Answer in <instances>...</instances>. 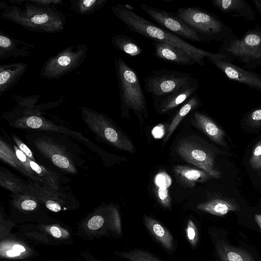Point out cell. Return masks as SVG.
I'll return each instance as SVG.
<instances>
[{"instance_id":"cell-1","label":"cell","mask_w":261,"mask_h":261,"mask_svg":"<svg viewBox=\"0 0 261 261\" xmlns=\"http://www.w3.org/2000/svg\"><path fill=\"white\" fill-rule=\"evenodd\" d=\"M0 1L2 18L12 21L29 31L47 34L62 32L67 17L55 6L46 7L31 0Z\"/></svg>"},{"instance_id":"cell-2","label":"cell","mask_w":261,"mask_h":261,"mask_svg":"<svg viewBox=\"0 0 261 261\" xmlns=\"http://www.w3.org/2000/svg\"><path fill=\"white\" fill-rule=\"evenodd\" d=\"M112 11L129 31L154 41L175 46L188 54L200 66L204 65L203 59L205 57L217 55V53H212L195 47L179 36L127 9L124 5L118 4L114 5L112 7Z\"/></svg>"},{"instance_id":"cell-3","label":"cell","mask_w":261,"mask_h":261,"mask_svg":"<svg viewBox=\"0 0 261 261\" xmlns=\"http://www.w3.org/2000/svg\"><path fill=\"white\" fill-rule=\"evenodd\" d=\"M219 54L225 60L237 61L244 68L252 70L261 65V26L256 25L246 31L241 38L233 33L221 42Z\"/></svg>"},{"instance_id":"cell-4","label":"cell","mask_w":261,"mask_h":261,"mask_svg":"<svg viewBox=\"0 0 261 261\" xmlns=\"http://www.w3.org/2000/svg\"><path fill=\"white\" fill-rule=\"evenodd\" d=\"M34 133L27 137L28 142L46 161L63 171L70 174L78 172L77 167L82 162L73 148L56 141L51 132Z\"/></svg>"},{"instance_id":"cell-5","label":"cell","mask_w":261,"mask_h":261,"mask_svg":"<svg viewBox=\"0 0 261 261\" xmlns=\"http://www.w3.org/2000/svg\"><path fill=\"white\" fill-rule=\"evenodd\" d=\"M175 14L199 35L205 43L211 41L222 42L233 33V29L227 26L217 15L200 8L181 7Z\"/></svg>"},{"instance_id":"cell-6","label":"cell","mask_w":261,"mask_h":261,"mask_svg":"<svg viewBox=\"0 0 261 261\" xmlns=\"http://www.w3.org/2000/svg\"><path fill=\"white\" fill-rule=\"evenodd\" d=\"M114 63L122 110L147 116L146 100L137 73L120 57H115Z\"/></svg>"},{"instance_id":"cell-7","label":"cell","mask_w":261,"mask_h":261,"mask_svg":"<svg viewBox=\"0 0 261 261\" xmlns=\"http://www.w3.org/2000/svg\"><path fill=\"white\" fill-rule=\"evenodd\" d=\"M87 45H72L49 58L44 63L40 72L41 78L59 79L76 70L87 58Z\"/></svg>"},{"instance_id":"cell-8","label":"cell","mask_w":261,"mask_h":261,"mask_svg":"<svg viewBox=\"0 0 261 261\" xmlns=\"http://www.w3.org/2000/svg\"><path fill=\"white\" fill-rule=\"evenodd\" d=\"M81 112L87 125L96 136L118 149L134 152L130 141L115 127L105 114L86 107H81Z\"/></svg>"},{"instance_id":"cell-9","label":"cell","mask_w":261,"mask_h":261,"mask_svg":"<svg viewBox=\"0 0 261 261\" xmlns=\"http://www.w3.org/2000/svg\"><path fill=\"white\" fill-rule=\"evenodd\" d=\"M195 79L188 73L165 69L155 70L144 79V88L155 100L178 90Z\"/></svg>"},{"instance_id":"cell-10","label":"cell","mask_w":261,"mask_h":261,"mask_svg":"<svg viewBox=\"0 0 261 261\" xmlns=\"http://www.w3.org/2000/svg\"><path fill=\"white\" fill-rule=\"evenodd\" d=\"M140 7L160 27L192 41L203 42L200 36L184 23L175 13L141 4Z\"/></svg>"},{"instance_id":"cell-11","label":"cell","mask_w":261,"mask_h":261,"mask_svg":"<svg viewBox=\"0 0 261 261\" xmlns=\"http://www.w3.org/2000/svg\"><path fill=\"white\" fill-rule=\"evenodd\" d=\"M178 154L185 160L209 174L219 178L221 172L215 166L214 158L210 151L187 140L180 141L176 146Z\"/></svg>"},{"instance_id":"cell-12","label":"cell","mask_w":261,"mask_h":261,"mask_svg":"<svg viewBox=\"0 0 261 261\" xmlns=\"http://www.w3.org/2000/svg\"><path fill=\"white\" fill-rule=\"evenodd\" d=\"M206 58L229 80L261 92V74L225 60V57L219 53L215 56Z\"/></svg>"},{"instance_id":"cell-13","label":"cell","mask_w":261,"mask_h":261,"mask_svg":"<svg viewBox=\"0 0 261 261\" xmlns=\"http://www.w3.org/2000/svg\"><path fill=\"white\" fill-rule=\"evenodd\" d=\"M28 191L38 199L51 211L58 212L70 201H73V195L63 190L56 189L42 183H28Z\"/></svg>"},{"instance_id":"cell-14","label":"cell","mask_w":261,"mask_h":261,"mask_svg":"<svg viewBox=\"0 0 261 261\" xmlns=\"http://www.w3.org/2000/svg\"><path fill=\"white\" fill-rule=\"evenodd\" d=\"M199 85V80L196 78L178 90L155 100L157 109L161 114H165L173 110L195 94Z\"/></svg>"},{"instance_id":"cell-15","label":"cell","mask_w":261,"mask_h":261,"mask_svg":"<svg viewBox=\"0 0 261 261\" xmlns=\"http://www.w3.org/2000/svg\"><path fill=\"white\" fill-rule=\"evenodd\" d=\"M35 45L16 39L0 31V60L19 57L31 56L35 49Z\"/></svg>"},{"instance_id":"cell-16","label":"cell","mask_w":261,"mask_h":261,"mask_svg":"<svg viewBox=\"0 0 261 261\" xmlns=\"http://www.w3.org/2000/svg\"><path fill=\"white\" fill-rule=\"evenodd\" d=\"M154 55L165 62L181 66H191L196 61L186 52L168 43L153 41Z\"/></svg>"},{"instance_id":"cell-17","label":"cell","mask_w":261,"mask_h":261,"mask_svg":"<svg viewBox=\"0 0 261 261\" xmlns=\"http://www.w3.org/2000/svg\"><path fill=\"white\" fill-rule=\"evenodd\" d=\"M212 4L224 14L249 21L256 20L255 12L245 0H213Z\"/></svg>"},{"instance_id":"cell-18","label":"cell","mask_w":261,"mask_h":261,"mask_svg":"<svg viewBox=\"0 0 261 261\" xmlns=\"http://www.w3.org/2000/svg\"><path fill=\"white\" fill-rule=\"evenodd\" d=\"M192 120L212 141L218 145L226 147V134L212 118L200 112H195Z\"/></svg>"},{"instance_id":"cell-19","label":"cell","mask_w":261,"mask_h":261,"mask_svg":"<svg viewBox=\"0 0 261 261\" xmlns=\"http://www.w3.org/2000/svg\"><path fill=\"white\" fill-rule=\"evenodd\" d=\"M29 64L21 62L0 66V96L12 88L22 78Z\"/></svg>"},{"instance_id":"cell-20","label":"cell","mask_w":261,"mask_h":261,"mask_svg":"<svg viewBox=\"0 0 261 261\" xmlns=\"http://www.w3.org/2000/svg\"><path fill=\"white\" fill-rule=\"evenodd\" d=\"M173 170L178 182L186 188H193L197 182H204L213 178L202 170L185 166H176Z\"/></svg>"},{"instance_id":"cell-21","label":"cell","mask_w":261,"mask_h":261,"mask_svg":"<svg viewBox=\"0 0 261 261\" xmlns=\"http://www.w3.org/2000/svg\"><path fill=\"white\" fill-rule=\"evenodd\" d=\"M200 211L219 216L225 215L230 212L240 210L238 204L233 199L229 198L214 199L197 205Z\"/></svg>"},{"instance_id":"cell-22","label":"cell","mask_w":261,"mask_h":261,"mask_svg":"<svg viewBox=\"0 0 261 261\" xmlns=\"http://www.w3.org/2000/svg\"><path fill=\"white\" fill-rule=\"evenodd\" d=\"M216 246L221 261H255L245 250L232 246L223 241H217Z\"/></svg>"},{"instance_id":"cell-23","label":"cell","mask_w":261,"mask_h":261,"mask_svg":"<svg viewBox=\"0 0 261 261\" xmlns=\"http://www.w3.org/2000/svg\"><path fill=\"white\" fill-rule=\"evenodd\" d=\"M145 226L152 234L167 250L173 249V239L169 231L157 220L148 216H144Z\"/></svg>"},{"instance_id":"cell-24","label":"cell","mask_w":261,"mask_h":261,"mask_svg":"<svg viewBox=\"0 0 261 261\" xmlns=\"http://www.w3.org/2000/svg\"><path fill=\"white\" fill-rule=\"evenodd\" d=\"M200 105V100L198 95L196 93L185 102L172 118L169 126L167 135L164 139V142L167 141L181 121L191 111L198 108Z\"/></svg>"},{"instance_id":"cell-25","label":"cell","mask_w":261,"mask_h":261,"mask_svg":"<svg viewBox=\"0 0 261 261\" xmlns=\"http://www.w3.org/2000/svg\"><path fill=\"white\" fill-rule=\"evenodd\" d=\"M111 42L113 46L130 56L136 57L142 53V48L134 39L126 35L120 34L112 37Z\"/></svg>"},{"instance_id":"cell-26","label":"cell","mask_w":261,"mask_h":261,"mask_svg":"<svg viewBox=\"0 0 261 261\" xmlns=\"http://www.w3.org/2000/svg\"><path fill=\"white\" fill-rule=\"evenodd\" d=\"M108 0H70V9L81 15H89L102 8Z\"/></svg>"},{"instance_id":"cell-27","label":"cell","mask_w":261,"mask_h":261,"mask_svg":"<svg viewBox=\"0 0 261 261\" xmlns=\"http://www.w3.org/2000/svg\"><path fill=\"white\" fill-rule=\"evenodd\" d=\"M0 183L2 187L10 191L12 194L25 192L28 187V183L23 182L6 169L2 168L0 172Z\"/></svg>"},{"instance_id":"cell-28","label":"cell","mask_w":261,"mask_h":261,"mask_svg":"<svg viewBox=\"0 0 261 261\" xmlns=\"http://www.w3.org/2000/svg\"><path fill=\"white\" fill-rule=\"evenodd\" d=\"M1 158L12 167L24 174L22 164L17 158L13 147L1 140Z\"/></svg>"},{"instance_id":"cell-29","label":"cell","mask_w":261,"mask_h":261,"mask_svg":"<svg viewBox=\"0 0 261 261\" xmlns=\"http://www.w3.org/2000/svg\"><path fill=\"white\" fill-rule=\"evenodd\" d=\"M119 255L130 261H161L149 253L141 250L120 252L119 253Z\"/></svg>"},{"instance_id":"cell-30","label":"cell","mask_w":261,"mask_h":261,"mask_svg":"<svg viewBox=\"0 0 261 261\" xmlns=\"http://www.w3.org/2000/svg\"><path fill=\"white\" fill-rule=\"evenodd\" d=\"M244 123L253 128L261 127V106L257 107L247 112L243 118Z\"/></svg>"},{"instance_id":"cell-31","label":"cell","mask_w":261,"mask_h":261,"mask_svg":"<svg viewBox=\"0 0 261 261\" xmlns=\"http://www.w3.org/2000/svg\"><path fill=\"white\" fill-rule=\"evenodd\" d=\"M249 164L254 170L261 168V140L255 145L252 150Z\"/></svg>"},{"instance_id":"cell-32","label":"cell","mask_w":261,"mask_h":261,"mask_svg":"<svg viewBox=\"0 0 261 261\" xmlns=\"http://www.w3.org/2000/svg\"><path fill=\"white\" fill-rule=\"evenodd\" d=\"M157 188L155 190V194L158 201L163 206L170 208L171 199L168 188L165 187Z\"/></svg>"},{"instance_id":"cell-33","label":"cell","mask_w":261,"mask_h":261,"mask_svg":"<svg viewBox=\"0 0 261 261\" xmlns=\"http://www.w3.org/2000/svg\"><path fill=\"white\" fill-rule=\"evenodd\" d=\"M186 233L189 242L193 247H195L198 242V233L194 223L190 219L187 223Z\"/></svg>"},{"instance_id":"cell-34","label":"cell","mask_w":261,"mask_h":261,"mask_svg":"<svg viewBox=\"0 0 261 261\" xmlns=\"http://www.w3.org/2000/svg\"><path fill=\"white\" fill-rule=\"evenodd\" d=\"M154 182L157 187L168 188L172 184V179L166 172H161L156 174L154 178Z\"/></svg>"},{"instance_id":"cell-35","label":"cell","mask_w":261,"mask_h":261,"mask_svg":"<svg viewBox=\"0 0 261 261\" xmlns=\"http://www.w3.org/2000/svg\"><path fill=\"white\" fill-rule=\"evenodd\" d=\"M12 138L16 145L23 153L26 155L28 158L34 161H36L33 152L25 143L21 141L17 136L13 134H12Z\"/></svg>"},{"instance_id":"cell-36","label":"cell","mask_w":261,"mask_h":261,"mask_svg":"<svg viewBox=\"0 0 261 261\" xmlns=\"http://www.w3.org/2000/svg\"><path fill=\"white\" fill-rule=\"evenodd\" d=\"M105 219L100 215H95L88 222L87 226L90 230H94L100 228L104 224Z\"/></svg>"},{"instance_id":"cell-37","label":"cell","mask_w":261,"mask_h":261,"mask_svg":"<svg viewBox=\"0 0 261 261\" xmlns=\"http://www.w3.org/2000/svg\"><path fill=\"white\" fill-rule=\"evenodd\" d=\"M31 1L35 4L46 7L61 5L63 3L62 0H31Z\"/></svg>"},{"instance_id":"cell-38","label":"cell","mask_w":261,"mask_h":261,"mask_svg":"<svg viewBox=\"0 0 261 261\" xmlns=\"http://www.w3.org/2000/svg\"><path fill=\"white\" fill-rule=\"evenodd\" d=\"M151 133L154 138L156 139L161 138L165 134L164 125L162 124L156 125L152 129Z\"/></svg>"},{"instance_id":"cell-39","label":"cell","mask_w":261,"mask_h":261,"mask_svg":"<svg viewBox=\"0 0 261 261\" xmlns=\"http://www.w3.org/2000/svg\"><path fill=\"white\" fill-rule=\"evenodd\" d=\"M49 231L51 235L56 238H60L62 236L61 230L57 226H51L49 229Z\"/></svg>"},{"instance_id":"cell-40","label":"cell","mask_w":261,"mask_h":261,"mask_svg":"<svg viewBox=\"0 0 261 261\" xmlns=\"http://www.w3.org/2000/svg\"><path fill=\"white\" fill-rule=\"evenodd\" d=\"M12 249L20 253L24 252L25 250V248L23 246L18 244L14 245L12 247Z\"/></svg>"},{"instance_id":"cell-41","label":"cell","mask_w":261,"mask_h":261,"mask_svg":"<svg viewBox=\"0 0 261 261\" xmlns=\"http://www.w3.org/2000/svg\"><path fill=\"white\" fill-rule=\"evenodd\" d=\"M20 252L14 251L12 249L8 250L6 251V254L7 256L10 257L18 256L20 255Z\"/></svg>"},{"instance_id":"cell-42","label":"cell","mask_w":261,"mask_h":261,"mask_svg":"<svg viewBox=\"0 0 261 261\" xmlns=\"http://www.w3.org/2000/svg\"><path fill=\"white\" fill-rule=\"evenodd\" d=\"M253 3L258 13L261 16V0H253Z\"/></svg>"},{"instance_id":"cell-43","label":"cell","mask_w":261,"mask_h":261,"mask_svg":"<svg viewBox=\"0 0 261 261\" xmlns=\"http://www.w3.org/2000/svg\"><path fill=\"white\" fill-rule=\"evenodd\" d=\"M254 219L256 223L261 229V215L255 214L254 216Z\"/></svg>"}]
</instances>
